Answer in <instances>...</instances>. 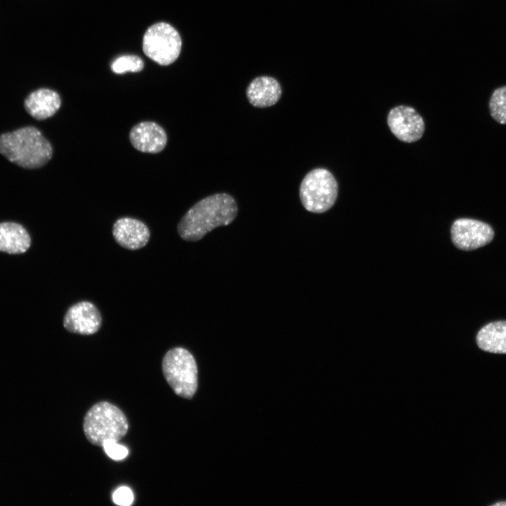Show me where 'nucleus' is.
<instances>
[{
	"label": "nucleus",
	"instance_id": "obj_15",
	"mask_svg": "<svg viewBox=\"0 0 506 506\" xmlns=\"http://www.w3.org/2000/svg\"><path fill=\"white\" fill-rule=\"evenodd\" d=\"M476 342L484 351L506 353V320H498L485 325L479 330Z\"/></svg>",
	"mask_w": 506,
	"mask_h": 506
},
{
	"label": "nucleus",
	"instance_id": "obj_7",
	"mask_svg": "<svg viewBox=\"0 0 506 506\" xmlns=\"http://www.w3.org/2000/svg\"><path fill=\"white\" fill-rule=\"evenodd\" d=\"M450 234L454 245L465 251L484 247L494 238V231L489 224L469 218H460L454 221Z\"/></svg>",
	"mask_w": 506,
	"mask_h": 506
},
{
	"label": "nucleus",
	"instance_id": "obj_11",
	"mask_svg": "<svg viewBox=\"0 0 506 506\" xmlns=\"http://www.w3.org/2000/svg\"><path fill=\"white\" fill-rule=\"evenodd\" d=\"M129 141L134 148L147 153H158L166 146L165 131L153 122H142L132 127Z\"/></svg>",
	"mask_w": 506,
	"mask_h": 506
},
{
	"label": "nucleus",
	"instance_id": "obj_20",
	"mask_svg": "<svg viewBox=\"0 0 506 506\" xmlns=\"http://www.w3.org/2000/svg\"><path fill=\"white\" fill-rule=\"evenodd\" d=\"M494 506H506V501L498 502L493 504Z\"/></svg>",
	"mask_w": 506,
	"mask_h": 506
},
{
	"label": "nucleus",
	"instance_id": "obj_9",
	"mask_svg": "<svg viewBox=\"0 0 506 506\" xmlns=\"http://www.w3.org/2000/svg\"><path fill=\"white\" fill-rule=\"evenodd\" d=\"M102 324V317L97 307L91 302L82 301L71 306L63 318L65 329L82 335L97 332Z\"/></svg>",
	"mask_w": 506,
	"mask_h": 506
},
{
	"label": "nucleus",
	"instance_id": "obj_18",
	"mask_svg": "<svg viewBox=\"0 0 506 506\" xmlns=\"http://www.w3.org/2000/svg\"><path fill=\"white\" fill-rule=\"evenodd\" d=\"M103 447L107 455L115 460H122L128 455L127 448L115 441H105Z\"/></svg>",
	"mask_w": 506,
	"mask_h": 506
},
{
	"label": "nucleus",
	"instance_id": "obj_17",
	"mask_svg": "<svg viewBox=\"0 0 506 506\" xmlns=\"http://www.w3.org/2000/svg\"><path fill=\"white\" fill-rule=\"evenodd\" d=\"M144 67L142 58L136 55H122L116 58L111 64V70L115 74L126 72H138Z\"/></svg>",
	"mask_w": 506,
	"mask_h": 506
},
{
	"label": "nucleus",
	"instance_id": "obj_10",
	"mask_svg": "<svg viewBox=\"0 0 506 506\" xmlns=\"http://www.w3.org/2000/svg\"><path fill=\"white\" fill-rule=\"evenodd\" d=\"M112 235L121 247L136 250L146 245L150 233L143 221L131 217H122L114 223Z\"/></svg>",
	"mask_w": 506,
	"mask_h": 506
},
{
	"label": "nucleus",
	"instance_id": "obj_13",
	"mask_svg": "<svg viewBox=\"0 0 506 506\" xmlns=\"http://www.w3.org/2000/svg\"><path fill=\"white\" fill-rule=\"evenodd\" d=\"M282 89L277 79L269 76L254 78L248 85L246 96L249 103L256 108H267L278 103Z\"/></svg>",
	"mask_w": 506,
	"mask_h": 506
},
{
	"label": "nucleus",
	"instance_id": "obj_6",
	"mask_svg": "<svg viewBox=\"0 0 506 506\" xmlns=\"http://www.w3.org/2000/svg\"><path fill=\"white\" fill-rule=\"evenodd\" d=\"M182 41L179 32L170 24L159 22L145 32L142 48L145 55L160 65H169L179 58Z\"/></svg>",
	"mask_w": 506,
	"mask_h": 506
},
{
	"label": "nucleus",
	"instance_id": "obj_12",
	"mask_svg": "<svg viewBox=\"0 0 506 506\" xmlns=\"http://www.w3.org/2000/svg\"><path fill=\"white\" fill-rule=\"evenodd\" d=\"M61 99L54 90L41 88L32 91L25 99L26 112L37 120H44L54 115L59 110Z\"/></svg>",
	"mask_w": 506,
	"mask_h": 506
},
{
	"label": "nucleus",
	"instance_id": "obj_19",
	"mask_svg": "<svg viewBox=\"0 0 506 506\" xmlns=\"http://www.w3.org/2000/svg\"><path fill=\"white\" fill-rule=\"evenodd\" d=\"M112 500L117 505L129 506L134 501V495L131 489L127 487H121L114 492Z\"/></svg>",
	"mask_w": 506,
	"mask_h": 506
},
{
	"label": "nucleus",
	"instance_id": "obj_5",
	"mask_svg": "<svg viewBox=\"0 0 506 506\" xmlns=\"http://www.w3.org/2000/svg\"><path fill=\"white\" fill-rule=\"evenodd\" d=\"M338 194L337 182L324 168L310 171L299 186V197L304 207L313 213H323L335 204Z\"/></svg>",
	"mask_w": 506,
	"mask_h": 506
},
{
	"label": "nucleus",
	"instance_id": "obj_3",
	"mask_svg": "<svg viewBox=\"0 0 506 506\" xmlns=\"http://www.w3.org/2000/svg\"><path fill=\"white\" fill-rule=\"evenodd\" d=\"M129 428L124 413L115 405L100 401L93 405L84 418L83 430L93 445L103 446L107 441H118Z\"/></svg>",
	"mask_w": 506,
	"mask_h": 506
},
{
	"label": "nucleus",
	"instance_id": "obj_1",
	"mask_svg": "<svg viewBox=\"0 0 506 506\" xmlns=\"http://www.w3.org/2000/svg\"><path fill=\"white\" fill-rule=\"evenodd\" d=\"M238 210L235 200L228 193L207 196L182 217L177 226L179 235L184 240L197 241L213 229L229 225L235 219Z\"/></svg>",
	"mask_w": 506,
	"mask_h": 506
},
{
	"label": "nucleus",
	"instance_id": "obj_8",
	"mask_svg": "<svg viewBox=\"0 0 506 506\" xmlns=\"http://www.w3.org/2000/svg\"><path fill=\"white\" fill-rule=\"evenodd\" d=\"M388 126L400 141L413 143L418 141L424 131V122L420 115L412 107L396 106L390 110L387 116Z\"/></svg>",
	"mask_w": 506,
	"mask_h": 506
},
{
	"label": "nucleus",
	"instance_id": "obj_16",
	"mask_svg": "<svg viewBox=\"0 0 506 506\" xmlns=\"http://www.w3.org/2000/svg\"><path fill=\"white\" fill-rule=\"evenodd\" d=\"M488 106L493 119L500 124H506V86L493 91Z\"/></svg>",
	"mask_w": 506,
	"mask_h": 506
},
{
	"label": "nucleus",
	"instance_id": "obj_2",
	"mask_svg": "<svg viewBox=\"0 0 506 506\" xmlns=\"http://www.w3.org/2000/svg\"><path fill=\"white\" fill-rule=\"evenodd\" d=\"M0 154L20 167L34 169L50 161L53 148L37 128L27 126L0 135Z\"/></svg>",
	"mask_w": 506,
	"mask_h": 506
},
{
	"label": "nucleus",
	"instance_id": "obj_14",
	"mask_svg": "<svg viewBox=\"0 0 506 506\" xmlns=\"http://www.w3.org/2000/svg\"><path fill=\"white\" fill-rule=\"evenodd\" d=\"M30 245V234L21 224L13 221L0 223V252L10 254H22Z\"/></svg>",
	"mask_w": 506,
	"mask_h": 506
},
{
	"label": "nucleus",
	"instance_id": "obj_4",
	"mask_svg": "<svg viewBox=\"0 0 506 506\" xmlns=\"http://www.w3.org/2000/svg\"><path fill=\"white\" fill-rule=\"evenodd\" d=\"M164 377L174 393L191 398L197 387V368L193 356L186 349L169 350L162 362Z\"/></svg>",
	"mask_w": 506,
	"mask_h": 506
}]
</instances>
